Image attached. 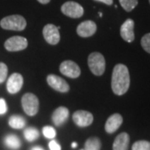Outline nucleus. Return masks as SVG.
<instances>
[{
  "label": "nucleus",
  "instance_id": "f257e3e1",
  "mask_svg": "<svg viewBox=\"0 0 150 150\" xmlns=\"http://www.w3.org/2000/svg\"><path fill=\"white\" fill-rule=\"evenodd\" d=\"M130 85V76L127 66L122 64L115 65L112 74V92L116 95H123L129 90Z\"/></svg>",
  "mask_w": 150,
  "mask_h": 150
},
{
  "label": "nucleus",
  "instance_id": "f03ea898",
  "mask_svg": "<svg viewBox=\"0 0 150 150\" xmlns=\"http://www.w3.org/2000/svg\"><path fill=\"white\" fill-rule=\"evenodd\" d=\"M27 25L25 18L21 15H10L4 18L0 21V26L6 30L22 31Z\"/></svg>",
  "mask_w": 150,
  "mask_h": 150
},
{
  "label": "nucleus",
  "instance_id": "7ed1b4c3",
  "mask_svg": "<svg viewBox=\"0 0 150 150\" xmlns=\"http://www.w3.org/2000/svg\"><path fill=\"white\" fill-rule=\"evenodd\" d=\"M88 64L92 73L96 76H101L105 71V59L100 53H92L88 56Z\"/></svg>",
  "mask_w": 150,
  "mask_h": 150
},
{
  "label": "nucleus",
  "instance_id": "20e7f679",
  "mask_svg": "<svg viewBox=\"0 0 150 150\" xmlns=\"http://www.w3.org/2000/svg\"><path fill=\"white\" fill-rule=\"evenodd\" d=\"M22 107L25 113L28 116H34L37 114L39 108V102L36 95L31 93H25L22 98Z\"/></svg>",
  "mask_w": 150,
  "mask_h": 150
},
{
  "label": "nucleus",
  "instance_id": "39448f33",
  "mask_svg": "<svg viewBox=\"0 0 150 150\" xmlns=\"http://www.w3.org/2000/svg\"><path fill=\"white\" fill-rule=\"evenodd\" d=\"M62 13L66 16L73 18H79L83 16V8L78 3L69 1L64 3L61 7Z\"/></svg>",
  "mask_w": 150,
  "mask_h": 150
},
{
  "label": "nucleus",
  "instance_id": "423d86ee",
  "mask_svg": "<svg viewBox=\"0 0 150 150\" xmlns=\"http://www.w3.org/2000/svg\"><path fill=\"white\" fill-rule=\"evenodd\" d=\"M4 47L9 52L21 51L28 47V40L22 36H13L6 40Z\"/></svg>",
  "mask_w": 150,
  "mask_h": 150
},
{
  "label": "nucleus",
  "instance_id": "0eeeda50",
  "mask_svg": "<svg viewBox=\"0 0 150 150\" xmlns=\"http://www.w3.org/2000/svg\"><path fill=\"white\" fill-rule=\"evenodd\" d=\"M59 70L62 74L65 75L69 78H71V79H77L80 76L81 74L80 68L79 67V65L70 60L63 62L60 64Z\"/></svg>",
  "mask_w": 150,
  "mask_h": 150
},
{
  "label": "nucleus",
  "instance_id": "6e6552de",
  "mask_svg": "<svg viewBox=\"0 0 150 150\" xmlns=\"http://www.w3.org/2000/svg\"><path fill=\"white\" fill-rule=\"evenodd\" d=\"M43 34L46 42L51 45L58 44L60 40L59 28L54 24L48 23L46 26H44L43 29Z\"/></svg>",
  "mask_w": 150,
  "mask_h": 150
},
{
  "label": "nucleus",
  "instance_id": "1a4fd4ad",
  "mask_svg": "<svg viewBox=\"0 0 150 150\" xmlns=\"http://www.w3.org/2000/svg\"><path fill=\"white\" fill-rule=\"evenodd\" d=\"M47 82H48V85L56 91L61 92V93H67L69 90V85L68 84V83L58 75H48Z\"/></svg>",
  "mask_w": 150,
  "mask_h": 150
},
{
  "label": "nucleus",
  "instance_id": "9d476101",
  "mask_svg": "<svg viewBox=\"0 0 150 150\" xmlns=\"http://www.w3.org/2000/svg\"><path fill=\"white\" fill-rule=\"evenodd\" d=\"M73 120L79 127H87L93 123V116L91 112L85 110H78L74 113Z\"/></svg>",
  "mask_w": 150,
  "mask_h": 150
},
{
  "label": "nucleus",
  "instance_id": "9b49d317",
  "mask_svg": "<svg viewBox=\"0 0 150 150\" xmlns=\"http://www.w3.org/2000/svg\"><path fill=\"white\" fill-rule=\"evenodd\" d=\"M23 84V78L21 74H13L7 81V89L11 94H14L20 91Z\"/></svg>",
  "mask_w": 150,
  "mask_h": 150
},
{
  "label": "nucleus",
  "instance_id": "f8f14e48",
  "mask_svg": "<svg viewBox=\"0 0 150 150\" xmlns=\"http://www.w3.org/2000/svg\"><path fill=\"white\" fill-rule=\"evenodd\" d=\"M120 35L124 41L132 43L134 40V22L129 18L122 24L120 28Z\"/></svg>",
  "mask_w": 150,
  "mask_h": 150
},
{
  "label": "nucleus",
  "instance_id": "ddd939ff",
  "mask_svg": "<svg viewBox=\"0 0 150 150\" xmlns=\"http://www.w3.org/2000/svg\"><path fill=\"white\" fill-rule=\"evenodd\" d=\"M97 31L96 23L91 20L81 23L77 27V33L82 38L91 37Z\"/></svg>",
  "mask_w": 150,
  "mask_h": 150
},
{
  "label": "nucleus",
  "instance_id": "4468645a",
  "mask_svg": "<svg viewBox=\"0 0 150 150\" xmlns=\"http://www.w3.org/2000/svg\"><path fill=\"white\" fill-rule=\"evenodd\" d=\"M123 123V117L119 113H114L108 118L105 123V130L108 134H112L117 131Z\"/></svg>",
  "mask_w": 150,
  "mask_h": 150
},
{
  "label": "nucleus",
  "instance_id": "2eb2a0df",
  "mask_svg": "<svg viewBox=\"0 0 150 150\" xmlns=\"http://www.w3.org/2000/svg\"><path fill=\"white\" fill-rule=\"evenodd\" d=\"M69 116V111L67 108L59 107L54 110L52 115V120L56 126H61L67 121Z\"/></svg>",
  "mask_w": 150,
  "mask_h": 150
},
{
  "label": "nucleus",
  "instance_id": "dca6fc26",
  "mask_svg": "<svg viewBox=\"0 0 150 150\" xmlns=\"http://www.w3.org/2000/svg\"><path fill=\"white\" fill-rule=\"evenodd\" d=\"M129 145V135L121 133L116 137L112 144V150H128Z\"/></svg>",
  "mask_w": 150,
  "mask_h": 150
},
{
  "label": "nucleus",
  "instance_id": "f3484780",
  "mask_svg": "<svg viewBox=\"0 0 150 150\" xmlns=\"http://www.w3.org/2000/svg\"><path fill=\"white\" fill-rule=\"evenodd\" d=\"M4 144L11 149H18L21 146V141L14 134H8L4 139Z\"/></svg>",
  "mask_w": 150,
  "mask_h": 150
},
{
  "label": "nucleus",
  "instance_id": "a211bd4d",
  "mask_svg": "<svg viewBox=\"0 0 150 150\" xmlns=\"http://www.w3.org/2000/svg\"><path fill=\"white\" fill-rule=\"evenodd\" d=\"M8 124L11 128L15 129H21L24 128L26 122L25 119L19 115H13L8 120Z\"/></svg>",
  "mask_w": 150,
  "mask_h": 150
},
{
  "label": "nucleus",
  "instance_id": "6ab92c4d",
  "mask_svg": "<svg viewBox=\"0 0 150 150\" xmlns=\"http://www.w3.org/2000/svg\"><path fill=\"white\" fill-rule=\"evenodd\" d=\"M101 141L96 137H92L86 141L84 150H100Z\"/></svg>",
  "mask_w": 150,
  "mask_h": 150
},
{
  "label": "nucleus",
  "instance_id": "aec40b11",
  "mask_svg": "<svg viewBox=\"0 0 150 150\" xmlns=\"http://www.w3.org/2000/svg\"><path fill=\"white\" fill-rule=\"evenodd\" d=\"M24 137L28 142H33L34 140L38 139V138L39 137V132L37 129L29 127L24 130Z\"/></svg>",
  "mask_w": 150,
  "mask_h": 150
},
{
  "label": "nucleus",
  "instance_id": "412c9836",
  "mask_svg": "<svg viewBox=\"0 0 150 150\" xmlns=\"http://www.w3.org/2000/svg\"><path fill=\"white\" fill-rule=\"evenodd\" d=\"M119 3L123 9L127 12H131L138 5V0H119Z\"/></svg>",
  "mask_w": 150,
  "mask_h": 150
},
{
  "label": "nucleus",
  "instance_id": "4be33fe9",
  "mask_svg": "<svg viewBox=\"0 0 150 150\" xmlns=\"http://www.w3.org/2000/svg\"><path fill=\"white\" fill-rule=\"evenodd\" d=\"M132 150H150V142L146 140L137 141L132 146Z\"/></svg>",
  "mask_w": 150,
  "mask_h": 150
},
{
  "label": "nucleus",
  "instance_id": "5701e85b",
  "mask_svg": "<svg viewBox=\"0 0 150 150\" xmlns=\"http://www.w3.org/2000/svg\"><path fill=\"white\" fill-rule=\"evenodd\" d=\"M43 134L47 139H54L56 136V131L51 126H45L43 129Z\"/></svg>",
  "mask_w": 150,
  "mask_h": 150
},
{
  "label": "nucleus",
  "instance_id": "b1692460",
  "mask_svg": "<svg viewBox=\"0 0 150 150\" xmlns=\"http://www.w3.org/2000/svg\"><path fill=\"white\" fill-rule=\"evenodd\" d=\"M141 45L147 53L150 54V33H147L142 38Z\"/></svg>",
  "mask_w": 150,
  "mask_h": 150
},
{
  "label": "nucleus",
  "instance_id": "393cba45",
  "mask_svg": "<svg viewBox=\"0 0 150 150\" xmlns=\"http://www.w3.org/2000/svg\"><path fill=\"white\" fill-rule=\"evenodd\" d=\"M8 76V67L5 64L0 63V83H4Z\"/></svg>",
  "mask_w": 150,
  "mask_h": 150
},
{
  "label": "nucleus",
  "instance_id": "a878e982",
  "mask_svg": "<svg viewBox=\"0 0 150 150\" xmlns=\"http://www.w3.org/2000/svg\"><path fill=\"white\" fill-rule=\"evenodd\" d=\"M8 110L5 100L4 98H0V114H4Z\"/></svg>",
  "mask_w": 150,
  "mask_h": 150
},
{
  "label": "nucleus",
  "instance_id": "bb28decb",
  "mask_svg": "<svg viewBox=\"0 0 150 150\" xmlns=\"http://www.w3.org/2000/svg\"><path fill=\"white\" fill-rule=\"evenodd\" d=\"M49 149L50 150H61V147H60V145L55 141V140H52V141H50V143H49Z\"/></svg>",
  "mask_w": 150,
  "mask_h": 150
},
{
  "label": "nucleus",
  "instance_id": "cd10ccee",
  "mask_svg": "<svg viewBox=\"0 0 150 150\" xmlns=\"http://www.w3.org/2000/svg\"><path fill=\"white\" fill-rule=\"evenodd\" d=\"M94 1L101 2V3L107 4V5H112V0H94Z\"/></svg>",
  "mask_w": 150,
  "mask_h": 150
},
{
  "label": "nucleus",
  "instance_id": "c85d7f7f",
  "mask_svg": "<svg viewBox=\"0 0 150 150\" xmlns=\"http://www.w3.org/2000/svg\"><path fill=\"white\" fill-rule=\"evenodd\" d=\"M40 4H48L49 2H50V0H38Z\"/></svg>",
  "mask_w": 150,
  "mask_h": 150
},
{
  "label": "nucleus",
  "instance_id": "c756f323",
  "mask_svg": "<svg viewBox=\"0 0 150 150\" xmlns=\"http://www.w3.org/2000/svg\"><path fill=\"white\" fill-rule=\"evenodd\" d=\"M31 150H44V149H43V148L39 147V146H35V147L32 148V149Z\"/></svg>",
  "mask_w": 150,
  "mask_h": 150
},
{
  "label": "nucleus",
  "instance_id": "7c9ffc66",
  "mask_svg": "<svg viewBox=\"0 0 150 150\" xmlns=\"http://www.w3.org/2000/svg\"><path fill=\"white\" fill-rule=\"evenodd\" d=\"M77 143H73V144H72V148H74H74H76V147H77Z\"/></svg>",
  "mask_w": 150,
  "mask_h": 150
},
{
  "label": "nucleus",
  "instance_id": "2f4dec72",
  "mask_svg": "<svg viewBox=\"0 0 150 150\" xmlns=\"http://www.w3.org/2000/svg\"><path fill=\"white\" fill-rule=\"evenodd\" d=\"M81 150H83V149H81Z\"/></svg>",
  "mask_w": 150,
  "mask_h": 150
},
{
  "label": "nucleus",
  "instance_id": "473e14b6",
  "mask_svg": "<svg viewBox=\"0 0 150 150\" xmlns=\"http://www.w3.org/2000/svg\"><path fill=\"white\" fill-rule=\"evenodd\" d=\"M149 3H150V0H149Z\"/></svg>",
  "mask_w": 150,
  "mask_h": 150
}]
</instances>
